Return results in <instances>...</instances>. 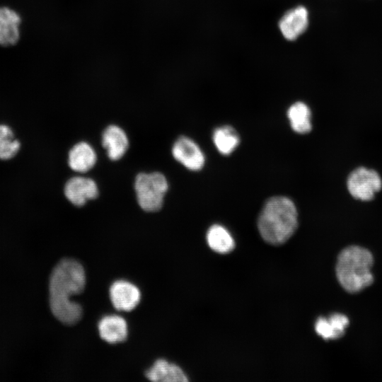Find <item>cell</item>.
<instances>
[{"mask_svg": "<svg viewBox=\"0 0 382 382\" xmlns=\"http://www.w3.org/2000/svg\"><path fill=\"white\" fill-rule=\"evenodd\" d=\"M145 376L152 381L186 382L188 381L186 375L178 366L169 363L163 359L156 360L153 366L146 370Z\"/></svg>", "mask_w": 382, "mask_h": 382, "instance_id": "5bb4252c", "label": "cell"}, {"mask_svg": "<svg viewBox=\"0 0 382 382\" xmlns=\"http://www.w3.org/2000/svg\"><path fill=\"white\" fill-rule=\"evenodd\" d=\"M96 161V151L89 144L84 141L75 144L69 152V166L76 172L88 171L95 166Z\"/></svg>", "mask_w": 382, "mask_h": 382, "instance_id": "4fadbf2b", "label": "cell"}, {"mask_svg": "<svg viewBox=\"0 0 382 382\" xmlns=\"http://www.w3.org/2000/svg\"><path fill=\"white\" fill-rule=\"evenodd\" d=\"M374 263L372 254L366 248L352 245L339 254L336 276L340 285L349 292L359 291L374 281L371 272Z\"/></svg>", "mask_w": 382, "mask_h": 382, "instance_id": "3957f363", "label": "cell"}, {"mask_svg": "<svg viewBox=\"0 0 382 382\" xmlns=\"http://www.w3.org/2000/svg\"><path fill=\"white\" fill-rule=\"evenodd\" d=\"M287 117L295 132L306 134L311 130V110L304 103L296 102L292 104L288 109Z\"/></svg>", "mask_w": 382, "mask_h": 382, "instance_id": "e0dca14e", "label": "cell"}, {"mask_svg": "<svg viewBox=\"0 0 382 382\" xmlns=\"http://www.w3.org/2000/svg\"><path fill=\"white\" fill-rule=\"evenodd\" d=\"M20 15L13 9L0 6V45H15L20 38Z\"/></svg>", "mask_w": 382, "mask_h": 382, "instance_id": "30bf717a", "label": "cell"}, {"mask_svg": "<svg viewBox=\"0 0 382 382\" xmlns=\"http://www.w3.org/2000/svg\"><path fill=\"white\" fill-rule=\"evenodd\" d=\"M347 186L349 194L354 198L370 201L381 190L382 180L376 170L359 167L349 175Z\"/></svg>", "mask_w": 382, "mask_h": 382, "instance_id": "5b68a950", "label": "cell"}, {"mask_svg": "<svg viewBox=\"0 0 382 382\" xmlns=\"http://www.w3.org/2000/svg\"><path fill=\"white\" fill-rule=\"evenodd\" d=\"M168 189L167 180L161 173H141L136 176L134 190L137 202L146 212H156L162 207Z\"/></svg>", "mask_w": 382, "mask_h": 382, "instance_id": "277c9868", "label": "cell"}, {"mask_svg": "<svg viewBox=\"0 0 382 382\" xmlns=\"http://www.w3.org/2000/svg\"><path fill=\"white\" fill-rule=\"evenodd\" d=\"M20 148V143L14 139L9 127L0 125V158L9 159L13 157Z\"/></svg>", "mask_w": 382, "mask_h": 382, "instance_id": "d6986e66", "label": "cell"}, {"mask_svg": "<svg viewBox=\"0 0 382 382\" xmlns=\"http://www.w3.org/2000/svg\"><path fill=\"white\" fill-rule=\"evenodd\" d=\"M64 194L70 202L80 207L88 200L96 198L98 195V189L93 180L77 176L70 178L66 182Z\"/></svg>", "mask_w": 382, "mask_h": 382, "instance_id": "52a82bcc", "label": "cell"}, {"mask_svg": "<svg viewBox=\"0 0 382 382\" xmlns=\"http://www.w3.org/2000/svg\"><path fill=\"white\" fill-rule=\"evenodd\" d=\"M174 158L191 170H199L204 164V154L198 145L191 139L179 137L172 148Z\"/></svg>", "mask_w": 382, "mask_h": 382, "instance_id": "8992f818", "label": "cell"}, {"mask_svg": "<svg viewBox=\"0 0 382 382\" xmlns=\"http://www.w3.org/2000/svg\"><path fill=\"white\" fill-rule=\"evenodd\" d=\"M298 226V213L294 203L288 197L276 196L265 204L258 217L257 227L267 243L278 245L285 243Z\"/></svg>", "mask_w": 382, "mask_h": 382, "instance_id": "7a4b0ae2", "label": "cell"}, {"mask_svg": "<svg viewBox=\"0 0 382 382\" xmlns=\"http://www.w3.org/2000/svg\"><path fill=\"white\" fill-rule=\"evenodd\" d=\"M100 337L108 343L122 342L127 337V324L120 316H105L98 323Z\"/></svg>", "mask_w": 382, "mask_h": 382, "instance_id": "7c38bea8", "label": "cell"}, {"mask_svg": "<svg viewBox=\"0 0 382 382\" xmlns=\"http://www.w3.org/2000/svg\"><path fill=\"white\" fill-rule=\"evenodd\" d=\"M207 241L214 251L225 254L232 251L235 247L234 239L229 231L223 226L214 224L207 233Z\"/></svg>", "mask_w": 382, "mask_h": 382, "instance_id": "2e32d148", "label": "cell"}, {"mask_svg": "<svg viewBox=\"0 0 382 382\" xmlns=\"http://www.w3.org/2000/svg\"><path fill=\"white\" fill-rule=\"evenodd\" d=\"M102 145L112 161L120 159L126 153L129 141L125 131L118 126H108L102 134Z\"/></svg>", "mask_w": 382, "mask_h": 382, "instance_id": "8fae6325", "label": "cell"}, {"mask_svg": "<svg viewBox=\"0 0 382 382\" xmlns=\"http://www.w3.org/2000/svg\"><path fill=\"white\" fill-rule=\"evenodd\" d=\"M213 141L217 150L221 154L228 155L239 144L240 138L233 127L222 126L214 131Z\"/></svg>", "mask_w": 382, "mask_h": 382, "instance_id": "ac0fdd59", "label": "cell"}, {"mask_svg": "<svg viewBox=\"0 0 382 382\" xmlns=\"http://www.w3.org/2000/svg\"><path fill=\"white\" fill-rule=\"evenodd\" d=\"M308 25V12L303 6L287 11L280 19L279 27L282 35L288 40H294Z\"/></svg>", "mask_w": 382, "mask_h": 382, "instance_id": "9c48e42d", "label": "cell"}, {"mask_svg": "<svg viewBox=\"0 0 382 382\" xmlns=\"http://www.w3.org/2000/svg\"><path fill=\"white\" fill-rule=\"evenodd\" d=\"M110 297L117 310L129 311L138 305L141 294L133 284L125 280H118L111 285Z\"/></svg>", "mask_w": 382, "mask_h": 382, "instance_id": "ba28073f", "label": "cell"}, {"mask_svg": "<svg viewBox=\"0 0 382 382\" xmlns=\"http://www.w3.org/2000/svg\"><path fill=\"white\" fill-rule=\"evenodd\" d=\"M85 284L84 269L75 260L63 259L53 269L50 279V306L53 315L64 324L73 325L81 319L82 308L70 298L81 293Z\"/></svg>", "mask_w": 382, "mask_h": 382, "instance_id": "6da1fadb", "label": "cell"}, {"mask_svg": "<svg viewBox=\"0 0 382 382\" xmlns=\"http://www.w3.org/2000/svg\"><path fill=\"white\" fill-rule=\"evenodd\" d=\"M349 324L347 317L341 313H334L328 318H319L315 324V330L318 335L325 340L341 337Z\"/></svg>", "mask_w": 382, "mask_h": 382, "instance_id": "9a60e30c", "label": "cell"}]
</instances>
